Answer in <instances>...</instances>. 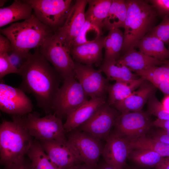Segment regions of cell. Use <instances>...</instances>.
<instances>
[{"label":"cell","instance_id":"obj_1","mask_svg":"<svg viewBox=\"0 0 169 169\" xmlns=\"http://www.w3.org/2000/svg\"><path fill=\"white\" fill-rule=\"evenodd\" d=\"M18 74L22 79L19 88L32 94L38 107L46 115L53 114V100L63 79L38 49L30 54Z\"/></svg>","mask_w":169,"mask_h":169},{"label":"cell","instance_id":"obj_41","mask_svg":"<svg viewBox=\"0 0 169 169\" xmlns=\"http://www.w3.org/2000/svg\"><path fill=\"white\" fill-rule=\"evenodd\" d=\"M155 168V169H169V157H164Z\"/></svg>","mask_w":169,"mask_h":169},{"label":"cell","instance_id":"obj_15","mask_svg":"<svg viewBox=\"0 0 169 169\" xmlns=\"http://www.w3.org/2000/svg\"><path fill=\"white\" fill-rule=\"evenodd\" d=\"M105 141L102 154L104 161L115 169H125L131 150L128 140L114 131Z\"/></svg>","mask_w":169,"mask_h":169},{"label":"cell","instance_id":"obj_25","mask_svg":"<svg viewBox=\"0 0 169 169\" xmlns=\"http://www.w3.org/2000/svg\"><path fill=\"white\" fill-rule=\"evenodd\" d=\"M124 38V33L119 28L113 29L109 31L104 39L105 54L103 62L116 61L119 59Z\"/></svg>","mask_w":169,"mask_h":169},{"label":"cell","instance_id":"obj_22","mask_svg":"<svg viewBox=\"0 0 169 169\" xmlns=\"http://www.w3.org/2000/svg\"><path fill=\"white\" fill-rule=\"evenodd\" d=\"M152 83L166 95H169V64L152 66L136 72Z\"/></svg>","mask_w":169,"mask_h":169},{"label":"cell","instance_id":"obj_8","mask_svg":"<svg viewBox=\"0 0 169 169\" xmlns=\"http://www.w3.org/2000/svg\"><path fill=\"white\" fill-rule=\"evenodd\" d=\"M68 133L67 142L78 160L96 167L105 146L102 141L77 129Z\"/></svg>","mask_w":169,"mask_h":169},{"label":"cell","instance_id":"obj_4","mask_svg":"<svg viewBox=\"0 0 169 169\" xmlns=\"http://www.w3.org/2000/svg\"><path fill=\"white\" fill-rule=\"evenodd\" d=\"M127 12L121 52L134 49L138 41L154 27L157 14L147 1L126 0Z\"/></svg>","mask_w":169,"mask_h":169},{"label":"cell","instance_id":"obj_16","mask_svg":"<svg viewBox=\"0 0 169 169\" xmlns=\"http://www.w3.org/2000/svg\"><path fill=\"white\" fill-rule=\"evenodd\" d=\"M38 141L49 159L58 169H69L81 163L67 141L62 142L45 140Z\"/></svg>","mask_w":169,"mask_h":169},{"label":"cell","instance_id":"obj_40","mask_svg":"<svg viewBox=\"0 0 169 169\" xmlns=\"http://www.w3.org/2000/svg\"><path fill=\"white\" fill-rule=\"evenodd\" d=\"M153 126L161 128L162 129L169 130V120H162L158 119L153 121Z\"/></svg>","mask_w":169,"mask_h":169},{"label":"cell","instance_id":"obj_6","mask_svg":"<svg viewBox=\"0 0 169 169\" xmlns=\"http://www.w3.org/2000/svg\"><path fill=\"white\" fill-rule=\"evenodd\" d=\"M79 83L75 77L67 78L58 90L52 105L53 114L62 119L88 100Z\"/></svg>","mask_w":169,"mask_h":169},{"label":"cell","instance_id":"obj_9","mask_svg":"<svg viewBox=\"0 0 169 169\" xmlns=\"http://www.w3.org/2000/svg\"><path fill=\"white\" fill-rule=\"evenodd\" d=\"M40 53L51 64L63 80L75 77V63L70 52L54 34L38 48Z\"/></svg>","mask_w":169,"mask_h":169},{"label":"cell","instance_id":"obj_34","mask_svg":"<svg viewBox=\"0 0 169 169\" xmlns=\"http://www.w3.org/2000/svg\"><path fill=\"white\" fill-rule=\"evenodd\" d=\"M147 113L156 116L157 119L169 120V111L165 109L162 104L156 97L155 93L150 97L147 102Z\"/></svg>","mask_w":169,"mask_h":169},{"label":"cell","instance_id":"obj_19","mask_svg":"<svg viewBox=\"0 0 169 169\" xmlns=\"http://www.w3.org/2000/svg\"><path fill=\"white\" fill-rule=\"evenodd\" d=\"M105 37H100L95 41L72 47L70 50L75 61L85 64L99 65L102 60V50Z\"/></svg>","mask_w":169,"mask_h":169},{"label":"cell","instance_id":"obj_44","mask_svg":"<svg viewBox=\"0 0 169 169\" xmlns=\"http://www.w3.org/2000/svg\"><path fill=\"white\" fill-rule=\"evenodd\" d=\"M164 108L169 111V95H166L161 103Z\"/></svg>","mask_w":169,"mask_h":169},{"label":"cell","instance_id":"obj_33","mask_svg":"<svg viewBox=\"0 0 169 169\" xmlns=\"http://www.w3.org/2000/svg\"><path fill=\"white\" fill-rule=\"evenodd\" d=\"M11 49L8 47H0V79L11 73H18V69L12 64L8 53Z\"/></svg>","mask_w":169,"mask_h":169},{"label":"cell","instance_id":"obj_26","mask_svg":"<svg viewBox=\"0 0 169 169\" xmlns=\"http://www.w3.org/2000/svg\"><path fill=\"white\" fill-rule=\"evenodd\" d=\"M127 12L126 0H112L109 13L103 23L105 30L124 28Z\"/></svg>","mask_w":169,"mask_h":169},{"label":"cell","instance_id":"obj_14","mask_svg":"<svg viewBox=\"0 0 169 169\" xmlns=\"http://www.w3.org/2000/svg\"><path fill=\"white\" fill-rule=\"evenodd\" d=\"M88 3V0H76L64 24L55 33L58 39L69 52L86 21L85 10Z\"/></svg>","mask_w":169,"mask_h":169},{"label":"cell","instance_id":"obj_37","mask_svg":"<svg viewBox=\"0 0 169 169\" xmlns=\"http://www.w3.org/2000/svg\"><path fill=\"white\" fill-rule=\"evenodd\" d=\"M9 55L11 62L13 65L19 69L27 60L30 54H22L12 50Z\"/></svg>","mask_w":169,"mask_h":169},{"label":"cell","instance_id":"obj_2","mask_svg":"<svg viewBox=\"0 0 169 169\" xmlns=\"http://www.w3.org/2000/svg\"><path fill=\"white\" fill-rule=\"evenodd\" d=\"M33 140L18 116L0 125V163L7 167L25 158Z\"/></svg>","mask_w":169,"mask_h":169},{"label":"cell","instance_id":"obj_36","mask_svg":"<svg viewBox=\"0 0 169 169\" xmlns=\"http://www.w3.org/2000/svg\"><path fill=\"white\" fill-rule=\"evenodd\" d=\"M149 1L156 9L157 15L162 18L169 16V0H151Z\"/></svg>","mask_w":169,"mask_h":169},{"label":"cell","instance_id":"obj_29","mask_svg":"<svg viewBox=\"0 0 169 169\" xmlns=\"http://www.w3.org/2000/svg\"><path fill=\"white\" fill-rule=\"evenodd\" d=\"M27 155L31 169H58L49 159L37 140H33Z\"/></svg>","mask_w":169,"mask_h":169},{"label":"cell","instance_id":"obj_17","mask_svg":"<svg viewBox=\"0 0 169 169\" xmlns=\"http://www.w3.org/2000/svg\"><path fill=\"white\" fill-rule=\"evenodd\" d=\"M156 89L146 80L126 98L111 106L120 113L141 111Z\"/></svg>","mask_w":169,"mask_h":169},{"label":"cell","instance_id":"obj_12","mask_svg":"<svg viewBox=\"0 0 169 169\" xmlns=\"http://www.w3.org/2000/svg\"><path fill=\"white\" fill-rule=\"evenodd\" d=\"M120 112L108 105H102L93 116L77 128L100 140H106Z\"/></svg>","mask_w":169,"mask_h":169},{"label":"cell","instance_id":"obj_27","mask_svg":"<svg viewBox=\"0 0 169 169\" xmlns=\"http://www.w3.org/2000/svg\"><path fill=\"white\" fill-rule=\"evenodd\" d=\"M112 0H89L88 8L85 12L86 20L101 30L103 22L109 13Z\"/></svg>","mask_w":169,"mask_h":169},{"label":"cell","instance_id":"obj_10","mask_svg":"<svg viewBox=\"0 0 169 169\" xmlns=\"http://www.w3.org/2000/svg\"><path fill=\"white\" fill-rule=\"evenodd\" d=\"M149 115L142 110L120 113L115 120V131L127 140L145 136L153 126Z\"/></svg>","mask_w":169,"mask_h":169},{"label":"cell","instance_id":"obj_20","mask_svg":"<svg viewBox=\"0 0 169 169\" xmlns=\"http://www.w3.org/2000/svg\"><path fill=\"white\" fill-rule=\"evenodd\" d=\"M117 62L125 66L131 71L135 73L147 67L164 64L163 61L149 56L134 49L124 53Z\"/></svg>","mask_w":169,"mask_h":169},{"label":"cell","instance_id":"obj_43","mask_svg":"<svg viewBox=\"0 0 169 169\" xmlns=\"http://www.w3.org/2000/svg\"><path fill=\"white\" fill-rule=\"evenodd\" d=\"M96 169H115L112 166L107 164L105 161L98 163Z\"/></svg>","mask_w":169,"mask_h":169},{"label":"cell","instance_id":"obj_42","mask_svg":"<svg viewBox=\"0 0 169 169\" xmlns=\"http://www.w3.org/2000/svg\"><path fill=\"white\" fill-rule=\"evenodd\" d=\"M96 167H93L85 164H79L69 169H96Z\"/></svg>","mask_w":169,"mask_h":169},{"label":"cell","instance_id":"obj_38","mask_svg":"<svg viewBox=\"0 0 169 169\" xmlns=\"http://www.w3.org/2000/svg\"><path fill=\"white\" fill-rule=\"evenodd\" d=\"M4 169H31L30 163L25 158L22 161L10 166L4 167Z\"/></svg>","mask_w":169,"mask_h":169},{"label":"cell","instance_id":"obj_45","mask_svg":"<svg viewBox=\"0 0 169 169\" xmlns=\"http://www.w3.org/2000/svg\"><path fill=\"white\" fill-rule=\"evenodd\" d=\"M6 0H0V7H3L4 4L7 2Z\"/></svg>","mask_w":169,"mask_h":169},{"label":"cell","instance_id":"obj_18","mask_svg":"<svg viewBox=\"0 0 169 169\" xmlns=\"http://www.w3.org/2000/svg\"><path fill=\"white\" fill-rule=\"evenodd\" d=\"M107 101L104 98H91L71 112L67 116L64 124L66 133L77 128L87 121Z\"/></svg>","mask_w":169,"mask_h":169},{"label":"cell","instance_id":"obj_13","mask_svg":"<svg viewBox=\"0 0 169 169\" xmlns=\"http://www.w3.org/2000/svg\"><path fill=\"white\" fill-rule=\"evenodd\" d=\"M33 105L25 92L19 88L1 82L0 109L12 116H23L31 112Z\"/></svg>","mask_w":169,"mask_h":169},{"label":"cell","instance_id":"obj_21","mask_svg":"<svg viewBox=\"0 0 169 169\" xmlns=\"http://www.w3.org/2000/svg\"><path fill=\"white\" fill-rule=\"evenodd\" d=\"M30 4L23 0H15L10 5L0 8V27L30 18L33 13Z\"/></svg>","mask_w":169,"mask_h":169},{"label":"cell","instance_id":"obj_28","mask_svg":"<svg viewBox=\"0 0 169 169\" xmlns=\"http://www.w3.org/2000/svg\"><path fill=\"white\" fill-rule=\"evenodd\" d=\"M100 69L105 74L109 81H125L140 78L125 66L119 64L117 60L103 62Z\"/></svg>","mask_w":169,"mask_h":169},{"label":"cell","instance_id":"obj_23","mask_svg":"<svg viewBox=\"0 0 169 169\" xmlns=\"http://www.w3.org/2000/svg\"><path fill=\"white\" fill-rule=\"evenodd\" d=\"M136 47L145 54L159 60L163 61L169 58V49L162 41L149 33L138 41Z\"/></svg>","mask_w":169,"mask_h":169},{"label":"cell","instance_id":"obj_24","mask_svg":"<svg viewBox=\"0 0 169 169\" xmlns=\"http://www.w3.org/2000/svg\"><path fill=\"white\" fill-rule=\"evenodd\" d=\"M146 81L143 78L140 77L137 79L116 81L113 84H109L107 90L108 94V104L111 106L124 100Z\"/></svg>","mask_w":169,"mask_h":169},{"label":"cell","instance_id":"obj_48","mask_svg":"<svg viewBox=\"0 0 169 169\" xmlns=\"http://www.w3.org/2000/svg\"><path fill=\"white\" fill-rule=\"evenodd\" d=\"M168 49H169V47L168 48Z\"/></svg>","mask_w":169,"mask_h":169},{"label":"cell","instance_id":"obj_5","mask_svg":"<svg viewBox=\"0 0 169 169\" xmlns=\"http://www.w3.org/2000/svg\"><path fill=\"white\" fill-rule=\"evenodd\" d=\"M31 136L38 141L54 140L62 142L67 140L62 119L54 114L40 117L36 113L18 116Z\"/></svg>","mask_w":169,"mask_h":169},{"label":"cell","instance_id":"obj_46","mask_svg":"<svg viewBox=\"0 0 169 169\" xmlns=\"http://www.w3.org/2000/svg\"><path fill=\"white\" fill-rule=\"evenodd\" d=\"M163 63L164 64H169V60H165L163 61Z\"/></svg>","mask_w":169,"mask_h":169},{"label":"cell","instance_id":"obj_11","mask_svg":"<svg viewBox=\"0 0 169 169\" xmlns=\"http://www.w3.org/2000/svg\"><path fill=\"white\" fill-rule=\"evenodd\" d=\"M75 77L81 85L86 95L91 98H106L109 80L102 75L100 69H95L91 65L74 61Z\"/></svg>","mask_w":169,"mask_h":169},{"label":"cell","instance_id":"obj_32","mask_svg":"<svg viewBox=\"0 0 169 169\" xmlns=\"http://www.w3.org/2000/svg\"><path fill=\"white\" fill-rule=\"evenodd\" d=\"M102 34V30L90 21L86 20L71 49L79 45L94 42Z\"/></svg>","mask_w":169,"mask_h":169},{"label":"cell","instance_id":"obj_30","mask_svg":"<svg viewBox=\"0 0 169 169\" xmlns=\"http://www.w3.org/2000/svg\"><path fill=\"white\" fill-rule=\"evenodd\" d=\"M163 157L153 151L143 149H131L128 156L137 166L145 168L155 167Z\"/></svg>","mask_w":169,"mask_h":169},{"label":"cell","instance_id":"obj_7","mask_svg":"<svg viewBox=\"0 0 169 169\" xmlns=\"http://www.w3.org/2000/svg\"><path fill=\"white\" fill-rule=\"evenodd\" d=\"M32 6L34 14L55 32L65 23L73 4L71 0H23Z\"/></svg>","mask_w":169,"mask_h":169},{"label":"cell","instance_id":"obj_39","mask_svg":"<svg viewBox=\"0 0 169 169\" xmlns=\"http://www.w3.org/2000/svg\"><path fill=\"white\" fill-rule=\"evenodd\" d=\"M152 138L161 142L169 144V135L163 133L161 130L156 132Z\"/></svg>","mask_w":169,"mask_h":169},{"label":"cell","instance_id":"obj_47","mask_svg":"<svg viewBox=\"0 0 169 169\" xmlns=\"http://www.w3.org/2000/svg\"><path fill=\"white\" fill-rule=\"evenodd\" d=\"M128 169H141L138 168H135V167H132V168H129Z\"/></svg>","mask_w":169,"mask_h":169},{"label":"cell","instance_id":"obj_31","mask_svg":"<svg viewBox=\"0 0 169 169\" xmlns=\"http://www.w3.org/2000/svg\"><path fill=\"white\" fill-rule=\"evenodd\" d=\"M131 149H143L153 151L163 157H169V144L143 136L127 140Z\"/></svg>","mask_w":169,"mask_h":169},{"label":"cell","instance_id":"obj_3","mask_svg":"<svg viewBox=\"0 0 169 169\" xmlns=\"http://www.w3.org/2000/svg\"><path fill=\"white\" fill-rule=\"evenodd\" d=\"M1 34L8 38L12 50L28 54L30 50L39 48L55 32L40 21L33 13L30 18L12 23L0 29Z\"/></svg>","mask_w":169,"mask_h":169},{"label":"cell","instance_id":"obj_35","mask_svg":"<svg viewBox=\"0 0 169 169\" xmlns=\"http://www.w3.org/2000/svg\"><path fill=\"white\" fill-rule=\"evenodd\" d=\"M149 33L155 36L164 44H169V16L163 17L161 23L154 26Z\"/></svg>","mask_w":169,"mask_h":169}]
</instances>
